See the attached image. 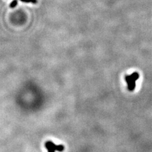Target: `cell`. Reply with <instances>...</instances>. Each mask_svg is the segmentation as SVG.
<instances>
[{
  "instance_id": "277c9868",
  "label": "cell",
  "mask_w": 152,
  "mask_h": 152,
  "mask_svg": "<svg viewBox=\"0 0 152 152\" xmlns=\"http://www.w3.org/2000/svg\"><path fill=\"white\" fill-rule=\"evenodd\" d=\"M21 1L25 2V3H32L36 4L37 3L38 1L37 0H20Z\"/></svg>"
},
{
  "instance_id": "3957f363",
  "label": "cell",
  "mask_w": 152,
  "mask_h": 152,
  "mask_svg": "<svg viewBox=\"0 0 152 152\" xmlns=\"http://www.w3.org/2000/svg\"><path fill=\"white\" fill-rule=\"evenodd\" d=\"M17 5V0H13V1L11 2L10 5V8H15Z\"/></svg>"
},
{
  "instance_id": "6da1fadb",
  "label": "cell",
  "mask_w": 152,
  "mask_h": 152,
  "mask_svg": "<svg viewBox=\"0 0 152 152\" xmlns=\"http://www.w3.org/2000/svg\"><path fill=\"white\" fill-rule=\"evenodd\" d=\"M139 77V75L137 72H134L129 76H125V80L127 84V88L129 91H133L136 87V81Z\"/></svg>"
},
{
  "instance_id": "7a4b0ae2",
  "label": "cell",
  "mask_w": 152,
  "mask_h": 152,
  "mask_svg": "<svg viewBox=\"0 0 152 152\" xmlns=\"http://www.w3.org/2000/svg\"><path fill=\"white\" fill-rule=\"evenodd\" d=\"M45 148L48 150V152H55L56 151L58 152H63L64 150V146L60 144L57 145L54 142H53L51 141H48L45 142Z\"/></svg>"
}]
</instances>
